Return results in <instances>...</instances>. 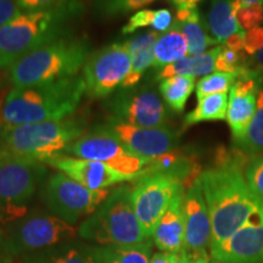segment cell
I'll return each mask as SVG.
<instances>
[{"instance_id":"cell-46","label":"cell","mask_w":263,"mask_h":263,"mask_svg":"<svg viewBox=\"0 0 263 263\" xmlns=\"http://www.w3.org/2000/svg\"><path fill=\"white\" fill-rule=\"evenodd\" d=\"M193 259L190 257L189 254H186L185 251L182 252V255H180V259H179V263H192Z\"/></svg>"},{"instance_id":"cell-29","label":"cell","mask_w":263,"mask_h":263,"mask_svg":"<svg viewBox=\"0 0 263 263\" xmlns=\"http://www.w3.org/2000/svg\"><path fill=\"white\" fill-rule=\"evenodd\" d=\"M234 145L250 156L263 153V87L257 94V107L245 136Z\"/></svg>"},{"instance_id":"cell-27","label":"cell","mask_w":263,"mask_h":263,"mask_svg":"<svg viewBox=\"0 0 263 263\" xmlns=\"http://www.w3.org/2000/svg\"><path fill=\"white\" fill-rule=\"evenodd\" d=\"M195 88V77L192 76H173L160 83V94L171 110L180 114Z\"/></svg>"},{"instance_id":"cell-39","label":"cell","mask_w":263,"mask_h":263,"mask_svg":"<svg viewBox=\"0 0 263 263\" xmlns=\"http://www.w3.org/2000/svg\"><path fill=\"white\" fill-rule=\"evenodd\" d=\"M21 10L15 0H0V28L17 16Z\"/></svg>"},{"instance_id":"cell-23","label":"cell","mask_w":263,"mask_h":263,"mask_svg":"<svg viewBox=\"0 0 263 263\" xmlns=\"http://www.w3.org/2000/svg\"><path fill=\"white\" fill-rule=\"evenodd\" d=\"M18 263H97L94 246L65 244L22 256Z\"/></svg>"},{"instance_id":"cell-35","label":"cell","mask_w":263,"mask_h":263,"mask_svg":"<svg viewBox=\"0 0 263 263\" xmlns=\"http://www.w3.org/2000/svg\"><path fill=\"white\" fill-rule=\"evenodd\" d=\"M155 16L156 10H140V11L136 12L133 16H130L129 21L122 28V34H133L139 28L149 27V26L153 27L154 21H155Z\"/></svg>"},{"instance_id":"cell-25","label":"cell","mask_w":263,"mask_h":263,"mask_svg":"<svg viewBox=\"0 0 263 263\" xmlns=\"http://www.w3.org/2000/svg\"><path fill=\"white\" fill-rule=\"evenodd\" d=\"M153 241L136 245L94 246L97 263H150Z\"/></svg>"},{"instance_id":"cell-21","label":"cell","mask_w":263,"mask_h":263,"mask_svg":"<svg viewBox=\"0 0 263 263\" xmlns=\"http://www.w3.org/2000/svg\"><path fill=\"white\" fill-rule=\"evenodd\" d=\"M159 37V32L147 31L124 43L129 52L132 68L128 77L121 85V89L136 87L143 77L144 72L154 65V50Z\"/></svg>"},{"instance_id":"cell-36","label":"cell","mask_w":263,"mask_h":263,"mask_svg":"<svg viewBox=\"0 0 263 263\" xmlns=\"http://www.w3.org/2000/svg\"><path fill=\"white\" fill-rule=\"evenodd\" d=\"M263 48V27H256L245 32L244 51L250 57H255Z\"/></svg>"},{"instance_id":"cell-31","label":"cell","mask_w":263,"mask_h":263,"mask_svg":"<svg viewBox=\"0 0 263 263\" xmlns=\"http://www.w3.org/2000/svg\"><path fill=\"white\" fill-rule=\"evenodd\" d=\"M238 74L236 73H223L215 72L207 74L196 83V97L201 99L209 95L228 93L233 84L235 83Z\"/></svg>"},{"instance_id":"cell-12","label":"cell","mask_w":263,"mask_h":263,"mask_svg":"<svg viewBox=\"0 0 263 263\" xmlns=\"http://www.w3.org/2000/svg\"><path fill=\"white\" fill-rule=\"evenodd\" d=\"M130 68V57L124 43L101 48L90 55L84 65L85 93L94 99L108 97L122 85Z\"/></svg>"},{"instance_id":"cell-43","label":"cell","mask_w":263,"mask_h":263,"mask_svg":"<svg viewBox=\"0 0 263 263\" xmlns=\"http://www.w3.org/2000/svg\"><path fill=\"white\" fill-rule=\"evenodd\" d=\"M201 2L202 0H171V3H172L177 9L197 8V5Z\"/></svg>"},{"instance_id":"cell-10","label":"cell","mask_w":263,"mask_h":263,"mask_svg":"<svg viewBox=\"0 0 263 263\" xmlns=\"http://www.w3.org/2000/svg\"><path fill=\"white\" fill-rule=\"evenodd\" d=\"M66 153L80 159L105 163L132 180L139 179L151 161L130 153L105 127L83 134L67 147Z\"/></svg>"},{"instance_id":"cell-19","label":"cell","mask_w":263,"mask_h":263,"mask_svg":"<svg viewBox=\"0 0 263 263\" xmlns=\"http://www.w3.org/2000/svg\"><path fill=\"white\" fill-rule=\"evenodd\" d=\"M184 195L185 190H182L173 197L168 209L154 229L151 238L160 251L177 252V254L184 251L185 248Z\"/></svg>"},{"instance_id":"cell-38","label":"cell","mask_w":263,"mask_h":263,"mask_svg":"<svg viewBox=\"0 0 263 263\" xmlns=\"http://www.w3.org/2000/svg\"><path fill=\"white\" fill-rule=\"evenodd\" d=\"M173 26L172 12L168 9H160L156 10L155 21H154V31L159 33L168 32Z\"/></svg>"},{"instance_id":"cell-11","label":"cell","mask_w":263,"mask_h":263,"mask_svg":"<svg viewBox=\"0 0 263 263\" xmlns=\"http://www.w3.org/2000/svg\"><path fill=\"white\" fill-rule=\"evenodd\" d=\"M182 190L185 189L178 179L164 173L146 174L132 188V205L147 239L153 236L154 229L173 197Z\"/></svg>"},{"instance_id":"cell-34","label":"cell","mask_w":263,"mask_h":263,"mask_svg":"<svg viewBox=\"0 0 263 263\" xmlns=\"http://www.w3.org/2000/svg\"><path fill=\"white\" fill-rule=\"evenodd\" d=\"M245 178L252 192L263 201V156L251 160L246 168Z\"/></svg>"},{"instance_id":"cell-7","label":"cell","mask_w":263,"mask_h":263,"mask_svg":"<svg viewBox=\"0 0 263 263\" xmlns=\"http://www.w3.org/2000/svg\"><path fill=\"white\" fill-rule=\"evenodd\" d=\"M45 174L42 162L15 157L0 147V226L28 215V203Z\"/></svg>"},{"instance_id":"cell-1","label":"cell","mask_w":263,"mask_h":263,"mask_svg":"<svg viewBox=\"0 0 263 263\" xmlns=\"http://www.w3.org/2000/svg\"><path fill=\"white\" fill-rule=\"evenodd\" d=\"M199 179L211 219V246L229 239L263 207L241 171L215 167L203 171Z\"/></svg>"},{"instance_id":"cell-2","label":"cell","mask_w":263,"mask_h":263,"mask_svg":"<svg viewBox=\"0 0 263 263\" xmlns=\"http://www.w3.org/2000/svg\"><path fill=\"white\" fill-rule=\"evenodd\" d=\"M84 91V80L80 76L31 87H15L3 103L2 118L5 124L65 120L74 112Z\"/></svg>"},{"instance_id":"cell-18","label":"cell","mask_w":263,"mask_h":263,"mask_svg":"<svg viewBox=\"0 0 263 263\" xmlns=\"http://www.w3.org/2000/svg\"><path fill=\"white\" fill-rule=\"evenodd\" d=\"M45 163L55 167L76 182L93 190H104L115 184L132 180L105 163L74 156L61 155L47 161Z\"/></svg>"},{"instance_id":"cell-26","label":"cell","mask_w":263,"mask_h":263,"mask_svg":"<svg viewBox=\"0 0 263 263\" xmlns=\"http://www.w3.org/2000/svg\"><path fill=\"white\" fill-rule=\"evenodd\" d=\"M188 54V42L176 26L168 32L160 34L154 50V67L162 70L163 67L185 58Z\"/></svg>"},{"instance_id":"cell-32","label":"cell","mask_w":263,"mask_h":263,"mask_svg":"<svg viewBox=\"0 0 263 263\" xmlns=\"http://www.w3.org/2000/svg\"><path fill=\"white\" fill-rule=\"evenodd\" d=\"M249 66L246 61L244 51H234L223 45L222 50L217 57L215 70L223 73H236L238 74L242 68Z\"/></svg>"},{"instance_id":"cell-33","label":"cell","mask_w":263,"mask_h":263,"mask_svg":"<svg viewBox=\"0 0 263 263\" xmlns=\"http://www.w3.org/2000/svg\"><path fill=\"white\" fill-rule=\"evenodd\" d=\"M236 21H238L239 27L242 31H249V29L259 27L263 22V6L262 4H251L241 6L236 14Z\"/></svg>"},{"instance_id":"cell-22","label":"cell","mask_w":263,"mask_h":263,"mask_svg":"<svg viewBox=\"0 0 263 263\" xmlns=\"http://www.w3.org/2000/svg\"><path fill=\"white\" fill-rule=\"evenodd\" d=\"M241 0H212L207 15V28L218 44L224 43L233 34L242 31L236 21V14L241 8Z\"/></svg>"},{"instance_id":"cell-13","label":"cell","mask_w":263,"mask_h":263,"mask_svg":"<svg viewBox=\"0 0 263 263\" xmlns=\"http://www.w3.org/2000/svg\"><path fill=\"white\" fill-rule=\"evenodd\" d=\"M111 121L137 127L164 126L167 118L163 101L153 85L121 89L108 103Z\"/></svg>"},{"instance_id":"cell-14","label":"cell","mask_w":263,"mask_h":263,"mask_svg":"<svg viewBox=\"0 0 263 263\" xmlns=\"http://www.w3.org/2000/svg\"><path fill=\"white\" fill-rule=\"evenodd\" d=\"M262 82V76L249 65L239 72L230 88L227 121L232 130L233 143H238L248 130L257 107V94Z\"/></svg>"},{"instance_id":"cell-17","label":"cell","mask_w":263,"mask_h":263,"mask_svg":"<svg viewBox=\"0 0 263 263\" xmlns=\"http://www.w3.org/2000/svg\"><path fill=\"white\" fill-rule=\"evenodd\" d=\"M184 222H185V248L192 257L207 254L211 248L212 227L200 179L185 190L184 195Z\"/></svg>"},{"instance_id":"cell-47","label":"cell","mask_w":263,"mask_h":263,"mask_svg":"<svg viewBox=\"0 0 263 263\" xmlns=\"http://www.w3.org/2000/svg\"><path fill=\"white\" fill-rule=\"evenodd\" d=\"M257 3H259V4H262L263 0H241L242 6H245V5H251V4H257Z\"/></svg>"},{"instance_id":"cell-28","label":"cell","mask_w":263,"mask_h":263,"mask_svg":"<svg viewBox=\"0 0 263 263\" xmlns=\"http://www.w3.org/2000/svg\"><path fill=\"white\" fill-rule=\"evenodd\" d=\"M228 93L213 94L197 99L195 110L186 115L184 124L189 127L200 122H206V121L224 120L227 118V111H228Z\"/></svg>"},{"instance_id":"cell-15","label":"cell","mask_w":263,"mask_h":263,"mask_svg":"<svg viewBox=\"0 0 263 263\" xmlns=\"http://www.w3.org/2000/svg\"><path fill=\"white\" fill-rule=\"evenodd\" d=\"M105 128L130 153L147 160L171 153L178 145V136L166 126L146 128L110 121Z\"/></svg>"},{"instance_id":"cell-49","label":"cell","mask_w":263,"mask_h":263,"mask_svg":"<svg viewBox=\"0 0 263 263\" xmlns=\"http://www.w3.org/2000/svg\"><path fill=\"white\" fill-rule=\"evenodd\" d=\"M2 110H3V105L0 104V116H2Z\"/></svg>"},{"instance_id":"cell-48","label":"cell","mask_w":263,"mask_h":263,"mask_svg":"<svg viewBox=\"0 0 263 263\" xmlns=\"http://www.w3.org/2000/svg\"><path fill=\"white\" fill-rule=\"evenodd\" d=\"M210 263H221V262L217 261V259H215V258H212V261H210Z\"/></svg>"},{"instance_id":"cell-3","label":"cell","mask_w":263,"mask_h":263,"mask_svg":"<svg viewBox=\"0 0 263 263\" xmlns=\"http://www.w3.org/2000/svg\"><path fill=\"white\" fill-rule=\"evenodd\" d=\"M89 58V47L83 41L60 37L28 52L10 70L15 87H31L74 77Z\"/></svg>"},{"instance_id":"cell-45","label":"cell","mask_w":263,"mask_h":263,"mask_svg":"<svg viewBox=\"0 0 263 263\" xmlns=\"http://www.w3.org/2000/svg\"><path fill=\"white\" fill-rule=\"evenodd\" d=\"M190 257H192V256H190ZM192 259H193L192 263H210V258L207 254L195 256V257H192Z\"/></svg>"},{"instance_id":"cell-30","label":"cell","mask_w":263,"mask_h":263,"mask_svg":"<svg viewBox=\"0 0 263 263\" xmlns=\"http://www.w3.org/2000/svg\"><path fill=\"white\" fill-rule=\"evenodd\" d=\"M156 0H91L93 11L101 17H117L143 9Z\"/></svg>"},{"instance_id":"cell-37","label":"cell","mask_w":263,"mask_h":263,"mask_svg":"<svg viewBox=\"0 0 263 263\" xmlns=\"http://www.w3.org/2000/svg\"><path fill=\"white\" fill-rule=\"evenodd\" d=\"M15 2L20 10H25L26 12L51 10L55 9V6L60 4V0H15Z\"/></svg>"},{"instance_id":"cell-6","label":"cell","mask_w":263,"mask_h":263,"mask_svg":"<svg viewBox=\"0 0 263 263\" xmlns=\"http://www.w3.org/2000/svg\"><path fill=\"white\" fill-rule=\"evenodd\" d=\"M67 15L64 5L44 11L20 12L0 28V68L12 66L42 45L60 38Z\"/></svg>"},{"instance_id":"cell-42","label":"cell","mask_w":263,"mask_h":263,"mask_svg":"<svg viewBox=\"0 0 263 263\" xmlns=\"http://www.w3.org/2000/svg\"><path fill=\"white\" fill-rule=\"evenodd\" d=\"M0 263H11V254H10L6 239L0 233Z\"/></svg>"},{"instance_id":"cell-4","label":"cell","mask_w":263,"mask_h":263,"mask_svg":"<svg viewBox=\"0 0 263 263\" xmlns=\"http://www.w3.org/2000/svg\"><path fill=\"white\" fill-rule=\"evenodd\" d=\"M83 124L73 120L47 121L26 124H3L0 147L20 159L45 163L61 156L83 136Z\"/></svg>"},{"instance_id":"cell-41","label":"cell","mask_w":263,"mask_h":263,"mask_svg":"<svg viewBox=\"0 0 263 263\" xmlns=\"http://www.w3.org/2000/svg\"><path fill=\"white\" fill-rule=\"evenodd\" d=\"M244 37H245V31H240L235 34H233L232 37H229L224 42V47L232 49L234 51H242L244 50Z\"/></svg>"},{"instance_id":"cell-24","label":"cell","mask_w":263,"mask_h":263,"mask_svg":"<svg viewBox=\"0 0 263 263\" xmlns=\"http://www.w3.org/2000/svg\"><path fill=\"white\" fill-rule=\"evenodd\" d=\"M221 50L222 47H216L197 57H185L180 59L160 70L156 78L159 81H163L173 76H192V77L203 76L205 77L215 70L217 57Z\"/></svg>"},{"instance_id":"cell-16","label":"cell","mask_w":263,"mask_h":263,"mask_svg":"<svg viewBox=\"0 0 263 263\" xmlns=\"http://www.w3.org/2000/svg\"><path fill=\"white\" fill-rule=\"evenodd\" d=\"M210 249L221 263H263V207L229 239Z\"/></svg>"},{"instance_id":"cell-40","label":"cell","mask_w":263,"mask_h":263,"mask_svg":"<svg viewBox=\"0 0 263 263\" xmlns=\"http://www.w3.org/2000/svg\"><path fill=\"white\" fill-rule=\"evenodd\" d=\"M180 254L177 252H156L153 255V257L150 258V263H179Z\"/></svg>"},{"instance_id":"cell-8","label":"cell","mask_w":263,"mask_h":263,"mask_svg":"<svg viewBox=\"0 0 263 263\" xmlns=\"http://www.w3.org/2000/svg\"><path fill=\"white\" fill-rule=\"evenodd\" d=\"M77 229L57 216L33 212L9 230L5 236L11 256H26L65 244L74 239Z\"/></svg>"},{"instance_id":"cell-5","label":"cell","mask_w":263,"mask_h":263,"mask_svg":"<svg viewBox=\"0 0 263 263\" xmlns=\"http://www.w3.org/2000/svg\"><path fill=\"white\" fill-rule=\"evenodd\" d=\"M128 185L112 190L98 210L82 223L78 234L100 246L136 245L147 240L138 221Z\"/></svg>"},{"instance_id":"cell-20","label":"cell","mask_w":263,"mask_h":263,"mask_svg":"<svg viewBox=\"0 0 263 263\" xmlns=\"http://www.w3.org/2000/svg\"><path fill=\"white\" fill-rule=\"evenodd\" d=\"M173 26H176L186 38L190 57L201 55L206 52L209 47L218 44L210 34L207 25L200 16L197 8L177 9Z\"/></svg>"},{"instance_id":"cell-44","label":"cell","mask_w":263,"mask_h":263,"mask_svg":"<svg viewBox=\"0 0 263 263\" xmlns=\"http://www.w3.org/2000/svg\"><path fill=\"white\" fill-rule=\"evenodd\" d=\"M252 58H254V60H252L251 66H254L255 70L263 77V48Z\"/></svg>"},{"instance_id":"cell-9","label":"cell","mask_w":263,"mask_h":263,"mask_svg":"<svg viewBox=\"0 0 263 263\" xmlns=\"http://www.w3.org/2000/svg\"><path fill=\"white\" fill-rule=\"evenodd\" d=\"M110 193L107 189H89L59 172L49 177L45 183L43 200L54 216L73 226L82 217L93 215Z\"/></svg>"}]
</instances>
